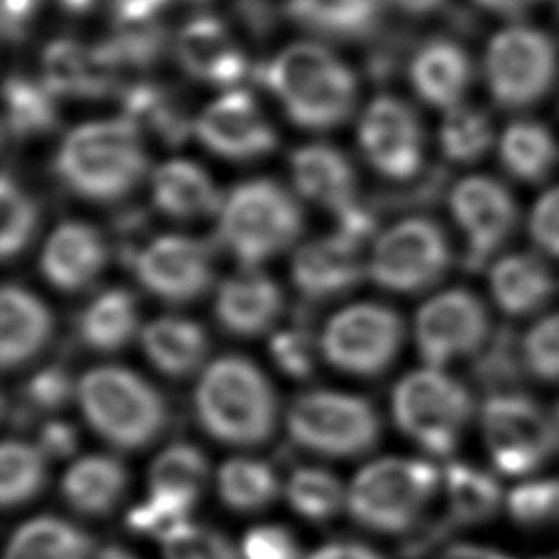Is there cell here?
Masks as SVG:
<instances>
[{"label": "cell", "instance_id": "5", "mask_svg": "<svg viewBox=\"0 0 559 559\" xmlns=\"http://www.w3.org/2000/svg\"><path fill=\"white\" fill-rule=\"evenodd\" d=\"M301 227V207L271 179L236 186L218 210V238L247 266L288 249Z\"/></svg>", "mask_w": 559, "mask_h": 559}, {"label": "cell", "instance_id": "36", "mask_svg": "<svg viewBox=\"0 0 559 559\" xmlns=\"http://www.w3.org/2000/svg\"><path fill=\"white\" fill-rule=\"evenodd\" d=\"M207 483L205 454L190 443H173L151 465V493H166L194 507Z\"/></svg>", "mask_w": 559, "mask_h": 559}, {"label": "cell", "instance_id": "25", "mask_svg": "<svg viewBox=\"0 0 559 559\" xmlns=\"http://www.w3.org/2000/svg\"><path fill=\"white\" fill-rule=\"evenodd\" d=\"M411 81L426 103L452 109L461 105L472 81V61L456 41L437 37L415 52Z\"/></svg>", "mask_w": 559, "mask_h": 559}, {"label": "cell", "instance_id": "11", "mask_svg": "<svg viewBox=\"0 0 559 559\" xmlns=\"http://www.w3.org/2000/svg\"><path fill=\"white\" fill-rule=\"evenodd\" d=\"M402 338L404 325L393 308L354 304L328 321L321 334V352L341 371L376 376L395 360Z\"/></svg>", "mask_w": 559, "mask_h": 559}, {"label": "cell", "instance_id": "63", "mask_svg": "<svg viewBox=\"0 0 559 559\" xmlns=\"http://www.w3.org/2000/svg\"><path fill=\"white\" fill-rule=\"evenodd\" d=\"M542 559H559V552H555V555H548V557H542Z\"/></svg>", "mask_w": 559, "mask_h": 559}, {"label": "cell", "instance_id": "14", "mask_svg": "<svg viewBox=\"0 0 559 559\" xmlns=\"http://www.w3.org/2000/svg\"><path fill=\"white\" fill-rule=\"evenodd\" d=\"M140 284L168 304L201 297L212 284V249L190 236H162L133 258Z\"/></svg>", "mask_w": 559, "mask_h": 559}, {"label": "cell", "instance_id": "39", "mask_svg": "<svg viewBox=\"0 0 559 559\" xmlns=\"http://www.w3.org/2000/svg\"><path fill=\"white\" fill-rule=\"evenodd\" d=\"M528 373L524 347L509 328H500L489 336L487 345L476 354L474 378L480 386L498 393H518L515 389Z\"/></svg>", "mask_w": 559, "mask_h": 559}, {"label": "cell", "instance_id": "46", "mask_svg": "<svg viewBox=\"0 0 559 559\" xmlns=\"http://www.w3.org/2000/svg\"><path fill=\"white\" fill-rule=\"evenodd\" d=\"M192 504L166 493H151L146 502L135 504L127 513V524L135 533L151 535L155 539H170L177 531L188 526V513Z\"/></svg>", "mask_w": 559, "mask_h": 559}, {"label": "cell", "instance_id": "20", "mask_svg": "<svg viewBox=\"0 0 559 559\" xmlns=\"http://www.w3.org/2000/svg\"><path fill=\"white\" fill-rule=\"evenodd\" d=\"M290 273L306 299L336 297L354 288L362 277L360 245L341 234L312 240L295 253Z\"/></svg>", "mask_w": 559, "mask_h": 559}, {"label": "cell", "instance_id": "60", "mask_svg": "<svg viewBox=\"0 0 559 559\" xmlns=\"http://www.w3.org/2000/svg\"><path fill=\"white\" fill-rule=\"evenodd\" d=\"M96 559H138V557H133L129 550H124V548H118V546H107V548H103L98 555H96Z\"/></svg>", "mask_w": 559, "mask_h": 559}, {"label": "cell", "instance_id": "31", "mask_svg": "<svg viewBox=\"0 0 559 559\" xmlns=\"http://www.w3.org/2000/svg\"><path fill=\"white\" fill-rule=\"evenodd\" d=\"M138 299L127 288L100 293L79 317V338L96 352L124 347L138 330Z\"/></svg>", "mask_w": 559, "mask_h": 559}, {"label": "cell", "instance_id": "9", "mask_svg": "<svg viewBox=\"0 0 559 559\" xmlns=\"http://www.w3.org/2000/svg\"><path fill=\"white\" fill-rule=\"evenodd\" d=\"M480 426L493 465L507 476L533 474L559 450L552 415L522 393L489 395Z\"/></svg>", "mask_w": 559, "mask_h": 559}, {"label": "cell", "instance_id": "50", "mask_svg": "<svg viewBox=\"0 0 559 559\" xmlns=\"http://www.w3.org/2000/svg\"><path fill=\"white\" fill-rule=\"evenodd\" d=\"M245 559H301L299 544L284 526H255L242 539Z\"/></svg>", "mask_w": 559, "mask_h": 559}, {"label": "cell", "instance_id": "49", "mask_svg": "<svg viewBox=\"0 0 559 559\" xmlns=\"http://www.w3.org/2000/svg\"><path fill=\"white\" fill-rule=\"evenodd\" d=\"M164 559H238L229 539L207 526L188 524L164 542Z\"/></svg>", "mask_w": 559, "mask_h": 559}, {"label": "cell", "instance_id": "2", "mask_svg": "<svg viewBox=\"0 0 559 559\" xmlns=\"http://www.w3.org/2000/svg\"><path fill=\"white\" fill-rule=\"evenodd\" d=\"M194 406L205 432L231 445L264 443L277 421V400L271 382L242 356L216 358L203 371Z\"/></svg>", "mask_w": 559, "mask_h": 559}, {"label": "cell", "instance_id": "59", "mask_svg": "<svg viewBox=\"0 0 559 559\" xmlns=\"http://www.w3.org/2000/svg\"><path fill=\"white\" fill-rule=\"evenodd\" d=\"M59 7L72 15H83V13H90L94 11L100 2L105 0H57Z\"/></svg>", "mask_w": 559, "mask_h": 559}, {"label": "cell", "instance_id": "58", "mask_svg": "<svg viewBox=\"0 0 559 559\" xmlns=\"http://www.w3.org/2000/svg\"><path fill=\"white\" fill-rule=\"evenodd\" d=\"M391 2L411 15H426L443 7L445 0H391Z\"/></svg>", "mask_w": 559, "mask_h": 559}, {"label": "cell", "instance_id": "48", "mask_svg": "<svg viewBox=\"0 0 559 559\" xmlns=\"http://www.w3.org/2000/svg\"><path fill=\"white\" fill-rule=\"evenodd\" d=\"M269 349L275 365L290 378H308L314 369V338L306 321L273 334Z\"/></svg>", "mask_w": 559, "mask_h": 559}, {"label": "cell", "instance_id": "37", "mask_svg": "<svg viewBox=\"0 0 559 559\" xmlns=\"http://www.w3.org/2000/svg\"><path fill=\"white\" fill-rule=\"evenodd\" d=\"M273 467L255 459H231L218 469V493L234 511L264 509L277 496Z\"/></svg>", "mask_w": 559, "mask_h": 559}, {"label": "cell", "instance_id": "28", "mask_svg": "<svg viewBox=\"0 0 559 559\" xmlns=\"http://www.w3.org/2000/svg\"><path fill=\"white\" fill-rule=\"evenodd\" d=\"M142 347L148 360L173 378L190 376L207 354L205 330L190 319L162 317L142 330Z\"/></svg>", "mask_w": 559, "mask_h": 559}, {"label": "cell", "instance_id": "21", "mask_svg": "<svg viewBox=\"0 0 559 559\" xmlns=\"http://www.w3.org/2000/svg\"><path fill=\"white\" fill-rule=\"evenodd\" d=\"M107 260L103 236L85 223L59 225L41 251V273L59 290L72 293L92 284Z\"/></svg>", "mask_w": 559, "mask_h": 559}, {"label": "cell", "instance_id": "15", "mask_svg": "<svg viewBox=\"0 0 559 559\" xmlns=\"http://www.w3.org/2000/svg\"><path fill=\"white\" fill-rule=\"evenodd\" d=\"M450 205L467 238V269L483 266L518 225V205L511 192L491 177L459 181L450 192Z\"/></svg>", "mask_w": 559, "mask_h": 559}, {"label": "cell", "instance_id": "22", "mask_svg": "<svg viewBox=\"0 0 559 559\" xmlns=\"http://www.w3.org/2000/svg\"><path fill=\"white\" fill-rule=\"evenodd\" d=\"M282 290L251 266L218 286L214 312L223 330L236 336H258L280 317Z\"/></svg>", "mask_w": 559, "mask_h": 559}, {"label": "cell", "instance_id": "57", "mask_svg": "<svg viewBox=\"0 0 559 559\" xmlns=\"http://www.w3.org/2000/svg\"><path fill=\"white\" fill-rule=\"evenodd\" d=\"M480 7L502 13V15H515L522 13L524 9H528L531 4H535L537 0H476Z\"/></svg>", "mask_w": 559, "mask_h": 559}, {"label": "cell", "instance_id": "47", "mask_svg": "<svg viewBox=\"0 0 559 559\" xmlns=\"http://www.w3.org/2000/svg\"><path fill=\"white\" fill-rule=\"evenodd\" d=\"M524 360L531 376L559 382V312L539 319L522 338Z\"/></svg>", "mask_w": 559, "mask_h": 559}, {"label": "cell", "instance_id": "55", "mask_svg": "<svg viewBox=\"0 0 559 559\" xmlns=\"http://www.w3.org/2000/svg\"><path fill=\"white\" fill-rule=\"evenodd\" d=\"M308 559H384L369 546L352 544V542H334L314 550Z\"/></svg>", "mask_w": 559, "mask_h": 559}, {"label": "cell", "instance_id": "19", "mask_svg": "<svg viewBox=\"0 0 559 559\" xmlns=\"http://www.w3.org/2000/svg\"><path fill=\"white\" fill-rule=\"evenodd\" d=\"M175 55L188 74L205 83L227 87L249 74L242 48L231 37L227 24L212 15L194 17L179 28Z\"/></svg>", "mask_w": 559, "mask_h": 559}, {"label": "cell", "instance_id": "29", "mask_svg": "<svg viewBox=\"0 0 559 559\" xmlns=\"http://www.w3.org/2000/svg\"><path fill=\"white\" fill-rule=\"evenodd\" d=\"M153 201L157 210L175 218H197L221 210V194L197 164L175 159L153 175Z\"/></svg>", "mask_w": 559, "mask_h": 559}, {"label": "cell", "instance_id": "33", "mask_svg": "<svg viewBox=\"0 0 559 559\" xmlns=\"http://www.w3.org/2000/svg\"><path fill=\"white\" fill-rule=\"evenodd\" d=\"M92 539L61 518H35L9 539L4 559H90Z\"/></svg>", "mask_w": 559, "mask_h": 559}, {"label": "cell", "instance_id": "30", "mask_svg": "<svg viewBox=\"0 0 559 559\" xmlns=\"http://www.w3.org/2000/svg\"><path fill=\"white\" fill-rule=\"evenodd\" d=\"M286 13L319 35L358 39L376 33L382 0H288Z\"/></svg>", "mask_w": 559, "mask_h": 559}, {"label": "cell", "instance_id": "42", "mask_svg": "<svg viewBox=\"0 0 559 559\" xmlns=\"http://www.w3.org/2000/svg\"><path fill=\"white\" fill-rule=\"evenodd\" d=\"M286 498L299 515L323 522L338 513L345 493L334 474L319 467H299L286 483Z\"/></svg>", "mask_w": 559, "mask_h": 559}, {"label": "cell", "instance_id": "56", "mask_svg": "<svg viewBox=\"0 0 559 559\" xmlns=\"http://www.w3.org/2000/svg\"><path fill=\"white\" fill-rule=\"evenodd\" d=\"M445 559H509L507 555L491 550V548H480V546H454L448 550Z\"/></svg>", "mask_w": 559, "mask_h": 559}, {"label": "cell", "instance_id": "61", "mask_svg": "<svg viewBox=\"0 0 559 559\" xmlns=\"http://www.w3.org/2000/svg\"><path fill=\"white\" fill-rule=\"evenodd\" d=\"M552 421H555V430H557V445H559V404L552 411Z\"/></svg>", "mask_w": 559, "mask_h": 559}, {"label": "cell", "instance_id": "51", "mask_svg": "<svg viewBox=\"0 0 559 559\" xmlns=\"http://www.w3.org/2000/svg\"><path fill=\"white\" fill-rule=\"evenodd\" d=\"M528 227L535 245L548 255L559 258V186L535 203Z\"/></svg>", "mask_w": 559, "mask_h": 559}, {"label": "cell", "instance_id": "3", "mask_svg": "<svg viewBox=\"0 0 559 559\" xmlns=\"http://www.w3.org/2000/svg\"><path fill=\"white\" fill-rule=\"evenodd\" d=\"M262 79L288 118L308 129L341 124L356 103L352 70L319 44L288 46L262 70Z\"/></svg>", "mask_w": 559, "mask_h": 559}, {"label": "cell", "instance_id": "6", "mask_svg": "<svg viewBox=\"0 0 559 559\" xmlns=\"http://www.w3.org/2000/svg\"><path fill=\"white\" fill-rule=\"evenodd\" d=\"M439 472L421 459H380L358 472L347 504L367 528L382 533L406 531L430 502Z\"/></svg>", "mask_w": 559, "mask_h": 559}, {"label": "cell", "instance_id": "40", "mask_svg": "<svg viewBox=\"0 0 559 559\" xmlns=\"http://www.w3.org/2000/svg\"><path fill=\"white\" fill-rule=\"evenodd\" d=\"M443 155L452 162H476L480 159L491 142V120L485 109L469 107V105H456L448 109L441 131H439Z\"/></svg>", "mask_w": 559, "mask_h": 559}, {"label": "cell", "instance_id": "44", "mask_svg": "<svg viewBox=\"0 0 559 559\" xmlns=\"http://www.w3.org/2000/svg\"><path fill=\"white\" fill-rule=\"evenodd\" d=\"M509 515L524 528H544L559 522V478H539L518 485L507 496Z\"/></svg>", "mask_w": 559, "mask_h": 559}, {"label": "cell", "instance_id": "43", "mask_svg": "<svg viewBox=\"0 0 559 559\" xmlns=\"http://www.w3.org/2000/svg\"><path fill=\"white\" fill-rule=\"evenodd\" d=\"M0 203H2L0 251H2V258L9 260L20 251H24V247L31 242L33 231L37 227V207L33 199L7 175L2 177Z\"/></svg>", "mask_w": 559, "mask_h": 559}, {"label": "cell", "instance_id": "38", "mask_svg": "<svg viewBox=\"0 0 559 559\" xmlns=\"http://www.w3.org/2000/svg\"><path fill=\"white\" fill-rule=\"evenodd\" d=\"M7 98V129L15 138L46 133L57 124L55 94L26 76H11L4 87Z\"/></svg>", "mask_w": 559, "mask_h": 559}, {"label": "cell", "instance_id": "54", "mask_svg": "<svg viewBox=\"0 0 559 559\" xmlns=\"http://www.w3.org/2000/svg\"><path fill=\"white\" fill-rule=\"evenodd\" d=\"M240 22L258 35L269 33L277 22V11L271 0H236Z\"/></svg>", "mask_w": 559, "mask_h": 559}, {"label": "cell", "instance_id": "26", "mask_svg": "<svg viewBox=\"0 0 559 559\" xmlns=\"http://www.w3.org/2000/svg\"><path fill=\"white\" fill-rule=\"evenodd\" d=\"M557 280L550 266L533 253L500 258L491 269V295L511 317L542 310L555 295Z\"/></svg>", "mask_w": 559, "mask_h": 559}, {"label": "cell", "instance_id": "18", "mask_svg": "<svg viewBox=\"0 0 559 559\" xmlns=\"http://www.w3.org/2000/svg\"><path fill=\"white\" fill-rule=\"evenodd\" d=\"M122 68L107 44L87 46L76 39H55L41 57V83L55 96L96 98L114 92Z\"/></svg>", "mask_w": 559, "mask_h": 559}, {"label": "cell", "instance_id": "1", "mask_svg": "<svg viewBox=\"0 0 559 559\" xmlns=\"http://www.w3.org/2000/svg\"><path fill=\"white\" fill-rule=\"evenodd\" d=\"M66 186L94 201H114L131 192L146 173L140 129L122 118L76 127L55 159Z\"/></svg>", "mask_w": 559, "mask_h": 559}, {"label": "cell", "instance_id": "62", "mask_svg": "<svg viewBox=\"0 0 559 559\" xmlns=\"http://www.w3.org/2000/svg\"><path fill=\"white\" fill-rule=\"evenodd\" d=\"M151 2H153L155 7H159V9H162L164 4H168V2H173V0H151ZM190 2H201V0H190Z\"/></svg>", "mask_w": 559, "mask_h": 559}, {"label": "cell", "instance_id": "13", "mask_svg": "<svg viewBox=\"0 0 559 559\" xmlns=\"http://www.w3.org/2000/svg\"><path fill=\"white\" fill-rule=\"evenodd\" d=\"M489 336L487 308L465 288L445 290L426 301L417 312L415 338L430 367L478 354Z\"/></svg>", "mask_w": 559, "mask_h": 559}, {"label": "cell", "instance_id": "10", "mask_svg": "<svg viewBox=\"0 0 559 559\" xmlns=\"http://www.w3.org/2000/svg\"><path fill=\"white\" fill-rule=\"evenodd\" d=\"M557 46L533 26H509L500 31L485 57L491 96L507 109L531 107L542 100L557 79Z\"/></svg>", "mask_w": 559, "mask_h": 559}, {"label": "cell", "instance_id": "32", "mask_svg": "<svg viewBox=\"0 0 559 559\" xmlns=\"http://www.w3.org/2000/svg\"><path fill=\"white\" fill-rule=\"evenodd\" d=\"M124 118L168 144H181L192 131V120L179 94L157 83H138L122 94Z\"/></svg>", "mask_w": 559, "mask_h": 559}, {"label": "cell", "instance_id": "23", "mask_svg": "<svg viewBox=\"0 0 559 559\" xmlns=\"http://www.w3.org/2000/svg\"><path fill=\"white\" fill-rule=\"evenodd\" d=\"M2 312V367L13 369L35 358L52 334L48 306L20 284H7L0 297Z\"/></svg>", "mask_w": 559, "mask_h": 559}, {"label": "cell", "instance_id": "41", "mask_svg": "<svg viewBox=\"0 0 559 559\" xmlns=\"http://www.w3.org/2000/svg\"><path fill=\"white\" fill-rule=\"evenodd\" d=\"M39 448L22 441H7L2 445V483L0 498L2 504L15 507L24 504L39 493L46 480V461Z\"/></svg>", "mask_w": 559, "mask_h": 559}, {"label": "cell", "instance_id": "7", "mask_svg": "<svg viewBox=\"0 0 559 559\" xmlns=\"http://www.w3.org/2000/svg\"><path fill=\"white\" fill-rule=\"evenodd\" d=\"M472 413L467 386L437 367L413 371L393 389L397 426L435 456H448L459 445Z\"/></svg>", "mask_w": 559, "mask_h": 559}, {"label": "cell", "instance_id": "35", "mask_svg": "<svg viewBox=\"0 0 559 559\" xmlns=\"http://www.w3.org/2000/svg\"><path fill=\"white\" fill-rule=\"evenodd\" d=\"M445 493L454 524L485 522L500 504L496 478L461 461H452L445 467Z\"/></svg>", "mask_w": 559, "mask_h": 559}, {"label": "cell", "instance_id": "24", "mask_svg": "<svg viewBox=\"0 0 559 559\" xmlns=\"http://www.w3.org/2000/svg\"><path fill=\"white\" fill-rule=\"evenodd\" d=\"M290 168L295 186L308 199L341 214L356 199V175L347 157L328 144H310L293 153Z\"/></svg>", "mask_w": 559, "mask_h": 559}, {"label": "cell", "instance_id": "16", "mask_svg": "<svg viewBox=\"0 0 559 559\" xmlns=\"http://www.w3.org/2000/svg\"><path fill=\"white\" fill-rule=\"evenodd\" d=\"M358 140L367 159L391 179L411 181L421 170V127L415 111L393 96L367 107Z\"/></svg>", "mask_w": 559, "mask_h": 559}, {"label": "cell", "instance_id": "8", "mask_svg": "<svg viewBox=\"0 0 559 559\" xmlns=\"http://www.w3.org/2000/svg\"><path fill=\"white\" fill-rule=\"evenodd\" d=\"M286 428L295 443L323 456H360L380 437V415L371 402L338 391H310L293 400Z\"/></svg>", "mask_w": 559, "mask_h": 559}, {"label": "cell", "instance_id": "12", "mask_svg": "<svg viewBox=\"0 0 559 559\" xmlns=\"http://www.w3.org/2000/svg\"><path fill=\"white\" fill-rule=\"evenodd\" d=\"M450 258L448 236L435 221L406 218L378 238L369 273L382 288L417 293L443 277Z\"/></svg>", "mask_w": 559, "mask_h": 559}, {"label": "cell", "instance_id": "27", "mask_svg": "<svg viewBox=\"0 0 559 559\" xmlns=\"http://www.w3.org/2000/svg\"><path fill=\"white\" fill-rule=\"evenodd\" d=\"M127 469L114 456H83L72 463L61 480L63 500L83 515H105L122 498Z\"/></svg>", "mask_w": 559, "mask_h": 559}, {"label": "cell", "instance_id": "34", "mask_svg": "<svg viewBox=\"0 0 559 559\" xmlns=\"http://www.w3.org/2000/svg\"><path fill=\"white\" fill-rule=\"evenodd\" d=\"M500 159L513 177L542 181L557 166L559 146L544 124L520 120L504 129L500 138Z\"/></svg>", "mask_w": 559, "mask_h": 559}, {"label": "cell", "instance_id": "53", "mask_svg": "<svg viewBox=\"0 0 559 559\" xmlns=\"http://www.w3.org/2000/svg\"><path fill=\"white\" fill-rule=\"evenodd\" d=\"M2 28L9 39H17L26 33L35 20L39 0H2Z\"/></svg>", "mask_w": 559, "mask_h": 559}, {"label": "cell", "instance_id": "17", "mask_svg": "<svg viewBox=\"0 0 559 559\" xmlns=\"http://www.w3.org/2000/svg\"><path fill=\"white\" fill-rule=\"evenodd\" d=\"M194 129L207 148L231 159H251L275 146L273 127L242 90H231L207 105Z\"/></svg>", "mask_w": 559, "mask_h": 559}, {"label": "cell", "instance_id": "4", "mask_svg": "<svg viewBox=\"0 0 559 559\" xmlns=\"http://www.w3.org/2000/svg\"><path fill=\"white\" fill-rule=\"evenodd\" d=\"M76 397L87 424L120 450H140L168 424V404L153 384L124 367H96L81 376Z\"/></svg>", "mask_w": 559, "mask_h": 559}, {"label": "cell", "instance_id": "45", "mask_svg": "<svg viewBox=\"0 0 559 559\" xmlns=\"http://www.w3.org/2000/svg\"><path fill=\"white\" fill-rule=\"evenodd\" d=\"M76 386L72 384V376L63 365H48L33 373L22 389V404L15 415L20 421L33 417V413H52L66 406Z\"/></svg>", "mask_w": 559, "mask_h": 559}, {"label": "cell", "instance_id": "52", "mask_svg": "<svg viewBox=\"0 0 559 559\" xmlns=\"http://www.w3.org/2000/svg\"><path fill=\"white\" fill-rule=\"evenodd\" d=\"M39 450L50 459H66L76 450V430L66 421H46L39 430Z\"/></svg>", "mask_w": 559, "mask_h": 559}]
</instances>
